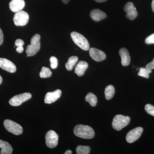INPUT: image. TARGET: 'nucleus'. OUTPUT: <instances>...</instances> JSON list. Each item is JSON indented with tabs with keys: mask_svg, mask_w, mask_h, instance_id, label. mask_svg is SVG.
Segmentation results:
<instances>
[{
	"mask_svg": "<svg viewBox=\"0 0 154 154\" xmlns=\"http://www.w3.org/2000/svg\"><path fill=\"white\" fill-rule=\"evenodd\" d=\"M74 133L78 137L86 139L93 138L95 136L94 129L88 125H79L75 126Z\"/></svg>",
	"mask_w": 154,
	"mask_h": 154,
	"instance_id": "nucleus-1",
	"label": "nucleus"
},
{
	"mask_svg": "<svg viewBox=\"0 0 154 154\" xmlns=\"http://www.w3.org/2000/svg\"><path fill=\"white\" fill-rule=\"evenodd\" d=\"M30 45L27 46L26 52L27 57L35 55L39 51L40 48V36L36 34L31 38Z\"/></svg>",
	"mask_w": 154,
	"mask_h": 154,
	"instance_id": "nucleus-2",
	"label": "nucleus"
},
{
	"mask_svg": "<svg viewBox=\"0 0 154 154\" xmlns=\"http://www.w3.org/2000/svg\"><path fill=\"white\" fill-rule=\"evenodd\" d=\"M71 36L73 41L81 49L88 51L90 49V45L87 38L82 34L76 32H72Z\"/></svg>",
	"mask_w": 154,
	"mask_h": 154,
	"instance_id": "nucleus-3",
	"label": "nucleus"
},
{
	"mask_svg": "<svg viewBox=\"0 0 154 154\" xmlns=\"http://www.w3.org/2000/svg\"><path fill=\"white\" fill-rule=\"evenodd\" d=\"M130 122L129 116L122 115H117L113 118L112 122V127L114 129L120 131L127 126Z\"/></svg>",
	"mask_w": 154,
	"mask_h": 154,
	"instance_id": "nucleus-4",
	"label": "nucleus"
},
{
	"mask_svg": "<svg viewBox=\"0 0 154 154\" xmlns=\"http://www.w3.org/2000/svg\"><path fill=\"white\" fill-rule=\"evenodd\" d=\"M4 125L6 129L14 134L19 135L23 132V128L20 125L10 119L5 120Z\"/></svg>",
	"mask_w": 154,
	"mask_h": 154,
	"instance_id": "nucleus-5",
	"label": "nucleus"
},
{
	"mask_svg": "<svg viewBox=\"0 0 154 154\" xmlns=\"http://www.w3.org/2000/svg\"><path fill=\"white\" fill-rule=\"evenodd\" d=\"M29 18L28 13L21 11L15 13L13 20L16 26H23L28 24Z\"/></svg>",
	"mask_w": 154,
	"mask_h": 154,
	"instance_id": "nucleus-6",
	"label": "nucleus"
},
{
	"mask_svg": "<svg viewBox=\"0 0 154 154\" xmlns=\"http://www.w3.org/2000/svg\"><path fill=\"white\" fill-rule=\"evenodd\" d=\"M31 98V95L30 93H24L12 97L9 101V103L11 106H18L23 102L29 100Z\"/></svg>",
	"mask_w": 154,
	"mask_h": 154,
	"instance_id": "nucleus-7",
	"label": "nucleus"
},
{
	"mask_svg": "<svg viewBox=\"0 0 154 154\" xmlns=\"http://www.w3.org/2000/svg\"><path fill=\"white\" fill-rule=\"evenodd\" d=\"M45 138L46 146L48 148H54L57 145L58 135L55 131L53 130L48 131Z\"/></svg>",
	"mask_w": 154,
	"mask_h": 154,
	"instance_id": "nucleus-8",
	"label": "nucleus"
},
{
	"mask_svg": "<svg viewBox=\"0 0 154 154\" xmlns=\"http://www.w3.org/2000/svg\"><path fill=\"white\" fill-rule=\"evenodd\" d=\"M143 132V128L140 127L136 128L128 133L126 140L128 143H132L137 140Z\"/></svg>",
	"mask_w": 154,
	"mask_h": 154,
	"instance_id": "nucleus-9",
	"label": "nucleus"
},
{
	"mask_svg": "<svg viewBox=\"0 0 154 154\" xmlns=\"http://www.w3.org/2000/svg\"><path fill=\"white\" fill-rule=\"evenodd\" d=\"M124 10L127 13L126 18L129 20H134L137 17L138 13L136 8L134 7L133 3L131 2L127 3L125 6Z\"/></svg>",
	"mask_w": 154,
	"mask_h": 154,
	"instance_id": "nucleus-10",
	"label": "nucleus"
},
{
	"mask_svg": "<svg viewBox=\"0 0 154 154\" xmlns=\"http://www.w3.org/2000/svg\"><path fill=\"white\" fill-rule=\"evenodd\" d=\"M0 68L10 73H14L17 70L16 66L11 61L0 58Z\"/></svg>",
	"mask_w": 154,
	"mask_h": 154,
	"instance_id": "nucleus-11",
	"label": "nucleus"
},
{
	"mask_svg": "<svg viewBox=\"0 0 154 154\" xmlns=\"http://www.w3.org/2000/svg\"><path fill=\"white\" fill-rule=\"evenodd\" d=\"M89 54L94 60L97 62H101L105 60L106 57L105 53L94 48L90 49Z\"/></svg>",
	"mask_w": 154,
	"mask_h": 154,
	"instance_id": "nucleus-12",
	"label": "nucleus"
},
{
	"mask_svg": "<svg viewBox=\"0 0 154 154\" xmlns=\"http://www.w3.org/2000/svg\"><path fill=\"white\" fill-rule=\"evenodd\" d=\"M61 94L62 92L60 90H57L52 92H48L45 95V103L50 104L56 102L60 98Z\"/></svg>",
	"mask_w": 154,
	"mask_h": 154,
	"instance_id": "nucleus-13",
	"label": "nucleus"
},
{
	"mask_svg": "<svg viewBox=\"0 0 154 154\" xmlns=\"http://www.w3.org/2000/svg\"><path fill=\"white\" fill-rule=\"evenodd\" d=\"M25 6L24 0H12L9 4L10 10L15 13L22 11Z\"/></svg>",
	"mask_w": 154,
	"mask_h": 154,
	"instance_id": "nucleus-14",
	"label": "nucleus"
},
{
	"mask_svg": "<svg viewBox=\"0 0 154 154\" xmlns=\"http://www.w3.org/2000/svg\"><path fill=\"white\" fill-rule=\"evenodd\" d=\"M119 54L121 58V63L124 66L129 65L131 62V57L129 52L126 48H123L119 50Z\"/></svg>",
	"mask_w": 154,
	"mask_h": 154,
	"instance_id": "nucleus-15",
	"label": "nucleus"
},
{
	"mask_svg": "<svg viewBox=\"0 0 154 154\" xmlns=\"http://www.w3.org/2000/svg\"><path fill=\"white\" fill-rule=\"evenodd\" d=\"M90 16L94 21L97 22L105 19L107 17L105 13L99 9L93 10L91 12Z\"/></svg>",
	"mask_w": 154,
	"mask_h": 154,
	"instance_id": "nucleus-16",
	"label": "nucleus"
},
{
	"mask_svg": "<svg viewBox=\"0 0 154 154\" xmlns=\"http://www.w3.org/2000/svg\"><path fill=\"white\" fill-rule=\"evenodd\" d=\"M88 63L86 62L80 61L75 67V72L79 76H82L85 74V72L88 69Z\"/></svg>",
	"mask_w": 154,
	"mask_h": 154,
	"instance_id": "nucleus-17",
	"label": "nucleus"
},
{
	"mask_svg": "<svg viewBox=\"0 0 154 154\" xmlns=\"http://www.w3.org/2000/svg\"><path fill=\"white\" fill-rule=\"evenodd\" d=\"M0 148L1 154H11L13 152V148L8 142L0 140Z\"/></svg>",
	"mask_w": 154,
	"mask_h": 154,
	"instance_id": "nucleus-18",
	"label": "nucleus"
},
{
	"mask_svg": "<svg viewBox=\"0 0 154 154\" xmlns=\"http://www.w3.org/2000/svg\"><path fill=\"white\" fill-rule=\"evenodd\" d=\"M78 60L79 58L76 56H72L69 58L67 62L65 65L66 69L68 71L72 70Z\"/></svg>",
	"mask_w": 154,
	"mask_h": 154,
	"instance_id": "nucleus-19",
	"label": "nucleus"
},
{
	"mask_svg": "<svg viewBox=\"0 0 154 154\" xmlns=\"http://www.w3.org/2000/svg\"><path fill=\"white\" fill-rule=\"evenodd\" d=\"M105 98L107 100H109L112 99L115 94V89L113 86H107L105 89Z\"/></svg>",
	"mask_w": 154,
	"mask_h": 154,
	"instance_id": "nucleus-20",
	"label": "nucleus"
},
{
	"mask_svg": "<svg viewBox=\"0 0 154 154\" xmlns=\"http://www.w3.org/2000/svg\"><path fill=\"white\" fill-rule=\"evenodd\" d=\"M85 101L89 102L92 107H95L97 104V97L93 93H88L85 97Z\"/></svg>",
	"mask_w": 154,
	"mask_h": 154,
	"instance_id": "nucleus-21",
	"label": "nucleus"
},
{
	"mask_svg": "<svg viewBox=\"0 0 154 154\" xmlns=\"http://www.w3.org/2000/svg\"><path fill=\"white\" fill-rule=\"evenodd\" d=\"M76 150L78 154H88L91 151V148L88 146H79L76 148Z\"/></svg>",
	"mask_w": 154,
	"mask_h": 154,
	"instance_id": "nucleus-22",
	"label": "nucleus"
},
{
	"mask_svg": "<svg viewBox=\"0 0 154 154\" xmlns=\"http://www.w3.org/2000/svg\"><path fill=\"white\" fill-rule=\"evenodd\" d=\"M52 75V72L48 68L43 67L41 71L39 73V76L40 78L42 79L45 78H49Z\"/></svg>",
	"mask_w": 154,
	"mask_h": 154,
	"instance_id": "nucleus-23",
	"label": "nucleus"
},
{
	"mask_svg": "<svg viewBox=\"0 0 154 154\" xmlns=\"http://www.w3.org/2000/svg\"><path fill=\"white\" fill-rule=\"evenodd\" d=\"M152 72L151 70L146 68H140L139 69L138 75L141 77H143L146 79H149V74Z\"/></svg>",
	"mask_w": 154,
	"mask_h": 154,
	"instance_id": "nucleus-24",
	"label": "nucleus"
},
{
	"mask_svg": "<svg viewBox=\"0 0 154 154\" xmlns=\"http://www.w3.org/2000/svg\"><path fill=\"white\" fill-rule=\"evenodd\" d=\"M146 112L150 115L154 116V106L150 104H147L145 107Z\"/></svg>",
	"mask_w": 154,
	"mask_h": 154,
	"instance_id": "nucleus-25",
	"label": "nucleus"
},
{
	"mask_svg": "<svg viewBox=\"0 0 154 154\" xmlns=\"http://www.w3.org/2000/svg\"><path fill=\"white\" fill-rule=\"evenodd\" d=\"M51 63V67L52 69H55L58 66V60L55 57L52 56L50 59Z\"/></svg>",
	"mask_w": 154,
	"mask_h": 154,
	"instance_id": "nucleus-26",
	"label": "nucleus"
},
{
	"mask_svg": "<svg viewBox=\"0 0 154 154\" xmlns=\"http://www.w3.org/2000/svg\"><path fill=\"white\" fill-rule=\"evenodd\" d=\"M145 42L147 44H154V33L150 35L146 38Z\"/></svg>",
	"mask_w": 154,
	"mask_h": 154,
	"instance_id": "nucleus-27",
	"label": "nucleus"
},
{
	"mask_svg": "<svg viewBox=\"0 0 154 154\" xmlns=\"http://www.w3.org/2000/svg\"><path fill=\"white\" fill-rule=\"evenodd\" d=\"M15 46L17 47L19 46H23L24 45V42L21 39H17L16 40L15 42Z\"/></svg>",
	"mask_w": 154,
	"mask_h": 154,
	"instance_id": "nucleus-28",
	"label": "nucleus"
},
{
	"mask_svg": "<svg viewBox=\"0 0 154 154\" xmlns=\"http://www.w3.org/2000/svg\"><path fill=\"white\" fill-rule=\"evenodd\" d=\"M146 68L149 69L151 70L154 69V58L153 60L152 61L146 65Z\"/></svg>",
	"mask_w": 154,
	"mask_h": 154,
	"instance_id": "nucleus-29",
	"label": "nucleus"
},
{
	"mask_svg": "<svg viewBox=\"0 0 154 154\" xmlns=\"http://www.w3.org/2000/svg\"><path fill=\"white\" fill-rule=\"evenodd\" d=\"M3 40H4V35H3L2 29L0 28V45L2 44Z\"/></svg>",
	"mask_w": 154,
	"mask_h": 154,
	"instance_id": "nucleus-30",
	"label": "nucleus"
},
{
	"mask_svg": "<svg viewBox=\"0 0 154 154\" xmlns=\"http://www.w3.org/2000/svg\"><path fill=\"white\" fill-rule=\"evenodd\" d=\"M16 51L17 52L19 53H22L24 51V48L23 46H19V47H17V48H16Z\"/></svg>",
	"mask_w": 154,
	"mask_h": 154,
	"instance_id": "nucleus-31",
	"label": "nucleus"
},
{
	"mask_svg": "<svg viewBox=\"0 0 154 154\" xmlns=\"http://www.w3.org/2000/svg\"><path fill=\"white\" fill-rule=\"evenodd\" d=\"M94 1L95 2H97L101 3L106 2L107 0H94Z\"/></svg>",
	"mask_w": 154,
	"mask_h": 154,
	"instance_id": "nucleus-32",
	"label": "nucleus"
},
{
	"mask_svg": "<svg viewBox=\"0 0 154 154\" xmlns=\"http://www.w3.org/2000/svg\"><path fill=\"white\" fill-rule=\"evenodd\" d=\"M65 154H72V151L70 150H67L64 153Z\"/></svg>",
	"mask_w": 154,
	"mask_h": 154,
	"instance_id": "nucleus-33",
	"label": "nucleus"
},
{
	"mask_svg": "<svg viewBox=\"0 0 154 154\" xmlns=\"http://www.w3.org/2000/svg\"><path fill=\"white\" fill-rule=\"evenodd\" d=\"M152 11L154 13V0H153L152 3Z\"/></svg>",
	"mask_w": 154,
	"mask_h": 154,
	"instance_id": "nucleus-34",
	"label": "nucleus"
},
{
	"mask_svg": "<svg viewBox=\"0 0 154 154\" xmlns=\"http://www.w3.org/2000/svg\"><path fill=\"white\" fill-rule=\"evenodd\" d=\"M65 4H67L69 2L70 0H61Z\"/></svg>",
	"mask_w": 154,
	"mask_h": 154,
	"instance_id": "nucleus-35",
	"label": "nucleus"
},
{
	"mask_svg": "<svg viewBox=\"0 0 154 154\" xmlns=\"http://www.w3.org/2000/svg\"><path fill=\"white\" fill-rule=\"evenodd\" d=\"M2 76H1V75H0V85H1L2 84Z\"/></svg>",
	"mask_w": 154,
	"mask_h": 154,
	"instance_id": "nucleus-36",
	"label": "nucleus"
}]
</instances>
